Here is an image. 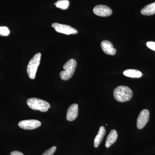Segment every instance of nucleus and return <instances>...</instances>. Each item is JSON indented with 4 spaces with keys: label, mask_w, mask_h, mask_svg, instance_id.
<instances>
[{
    "label": "nucleus",
    "mask_w": 155,
    "mask_h": 155,
    "mask_svg": "<svg viewBox=\"0 0 155 155\" xmlns=\"http://www.w3.org/2000/svg\"><path fill=\"white\" fill-rule=\"evenodd\" d=\"M114 98L117 101L125 102L132 98L133 92L128 87L119 86L114 90Z\"/></svg>",
    "instance_id": "nucleus-1"
},
{
    "label": "nucleus",
    "mask_w": 155,
    "mask_h": 155,
    "mask_svg": "<svg viewBox=\"0 0 155 155\" xmlns=\"http://www.w3.org/2000/svg\"><path fill=\"white\" fill-rule=\"evenodd\" d=\"M27 104L32 110H39L42 112H47L51 107L50 104L47 102L37 98L28 99L27 101Z\"/></svg>",
    "instance_id": "nucleus-2"
},
{
    "label": "nucleus",
    "mask_w": 155,
    "mask_h": 155,
    "mask_svg": "<svg viewBox=\"0 0 155 155\" xmlns=\"http://www.w3.org/2000/svg\"><path fill=\"white\" fill-rule=\"evenodd\" d=\"M77 66V62L74 59H71L63 66L64 71H61L60 75L62 80H69L73 76Z\"/></svg>",
    "instance_id": "nucleus-3"
},
{
    "label": "nucleus",
    "mask_w": 155,
    "mask_h": 155,
    "mask_svg": "<svg viewBox=\"0 0 155 155\" xmlns=\"http://www.w3.org/2000/svg\"><path fill=\"white\" fill-rule=\"evenodd\" d=\"M41 56V53H37L28 63L27 67V72L31 79L35 78L38 68L40 63Z\"/></svg>",
    "instance_id": "nucleus-4"
},
{
    "label": "nucleus",
    "mask_w": 155,
    "mask_h": 155,
    "mask_svg": "<svg viewBox=\"0 0 155 155\" xmlns=\"http://www.w3.org/2000/svg\"><path fill=\"white\" fill-rule=\"evenodd\" d=\"M52 27L54 28L57 32L67 35L76 34L78 33L77 30L76 29L69 25L58 23H54L52 24Z\"/></svg>",
    "instance_id": "nucleus-5"
},
{
    "label": "nucleus",
    "mask_w": 155,
    "mask_h": 155,
    "mask_svg": "<svg viewBox=\"0 0 155 155\" xmlns=\"http://www.w3.org/2000/svg\"><path fill=\"white\" fill-rule=\"evenodd\" d=\"M41 122L35 119L22 120L18 124L19 127L25 130H33L41 125Z\"/></svg>",
    "instance_id": "nucleus-6"
},
{
    "label": "nucleus",
    "mask_w": 155,
    "mask_h": 155,
    "mask_svg": "<svg viewBox=\"0 0 155 155\" xmlns=\"http://www.w3.org/2000/svg\"><path fill=\"white\" fill-rule=\"evenodd\" d=\"M150 118V112L146 109L143 110L140 113L137 122V126L139 129L144 127L148 122Z\"/></svg>",
    "instance_id": "nucleus-7"
},
{
    "label": "nucleus",
    "mask_w": 155,
    "mask_h": 155,
    "mask_svg": "<svg viewBox=\"0 0 155 155\" xmlns=\"http://www.w3.org/2000/svg\"><path fill=\"white\" fill-rule=\"evenodd\" d=\"M93 12L97 16L106 17L110 16L112 11L108 6L104 5H98L94 8Z\"/></svg>",
    "instance_id": "nucleus-8"
},
{
    "label": "nucleus",
    "mask_w": 155,
    "mask_h": 155,
    "mask_svg": "<svg viewBox=\"0 0 155 155\" xmlns=\"http://www.w3.org/2000/svg\"><path fill=\"white\" fill-rule=\"evenodd\" d=\"M78 105L74 104L71 105L67 110L66 119L69 121H73L78 116Z\"/></svg>",
    "instance_id": "nucleus-9"
},
{
    "label": "nucleus",
    "mask_w": 155,
    "mask_h": 155,
    "mask_svg": "<svg viewBox=\"0 0 155 155\" xmlns=\"http://www.w3.org/2000/svg\"><path fill=\"white\" fill-rule=\"evenodd\" d=\"M101 46L103 51L107 54L114 55L116 54V49L114 47L112 43L109 41H103L101 43Z\"/></svg>",
    "instance_id": "nucleus-10"
},
{
    "label": "nucleus",
    "mask_w": 155,
    "mask_h": 155,
    "mask_svg": "<svg viewBox=\"0 0 155 155\" xmlns=\"http://www.w3.org/2000/svg\"><path fill=\"white\" fill-rule=\"evenodd\" d=\"M118 138V134L116 130L113 129L111 130L108 134L105 143V146L107 148L110 147L114 143H115Z\"/></svg>",
    "instance_id": "nucleus-11"
},
{
    "label": "nucleus",
    "mask_w": 155,
    "mask_h": 155,
    "mask_svg": "<svg viewBox=\"0 0 155 155\" xmlns=\"http://www.w3.org/2000/svg\"><path fill=\"white\" fill-rule=\"evenodd\" d=\"M106 130L104 126L100 127L98 132L94 140V147L95 148L98 147L100 143L102 141L104 137L106 135Z\"/></svg>",
    "instance_id": "nucleus-12"
},
{
    "label": "nucleus",
    "mask_w": 155,
    "mask_h": 155,
    "mask_svg": "<svg viewBox=\"0 0 155 155\" xmlns=\"http://www.w3.org/2000/svg\"><path fill=\"white\" fill-rule=\"evenodd\" d=\"M143 15L150 16L155 14V2L145 6L141 10Z\"/></svg>",
    "instance_id": "nucleus-13"
},
{
    "label": "nucleus",
    "mask_w": 155,
    "mask_h": 155,
    "mask_svg": "<svg viewBox=\"0 0 155 155\" xmlns=\"http://www.w3.org/2000/svg\"><path fill=\"white\" fill-rule=\"evenodd\" d=\"M123 74L125 76L130 78H138L141 77L143 74L141 72L136 69H127L123 72Z\"/></svg>",
    "instance_id": "nucleus-14"
},
{
    "label": "nucleus",
    "mask_w": 155,
    "mask_h": 155,
    "mask_svg": "<svg viewBox=\"0 0 155 155\" xmlns=\"http://www.w3.org/2000/svg\"><path fill=\"white\" fill-rule=\"evenodd\" d=\"M54 4L57 8L65 10L69 8V2L68 0H59Z\"/></svg>",
    "instance_id": "nucleus-15"
},
{
    "label": "nucleus",
    "mask_w": 155,
    "mask_h": 155,
    "mask_svg": "<svg viewBox=\"0 0 155 155\" xmlns=\"http://www.w3.org/2000/svg\"><path fill=\"white\" fill-rule=\"evenodd\" d=\"M10 31L9 28L6 26H0V35L7 36L9 35Z\"/></svg>",
    "instance_id": "nucleus-16"
},
{
    "label": "nucleus",
    "mask_w": 155,
    "mask_h": 155,
    "mask_svg": "<svg viewBox=\"0 0 155 155\" xmlns=\"http://www.w3.org/2000/svg\"><path fill=\"white\" fill-rule=\"evenodd\" d=\"M56 150H57V147H52L51 148L46 150L42 155H54Z\"/></svg>",
    "instance_id": "nucleus-17"
},
{
    "label": "nucleus",
    "mask_w": 155,
    "mask_h": 155,
    "mask_svg": "<svg viewBox=\"0 0 155 155\" xmlns=\"http://www.w3.org/2000/svg\"><path fill=\"white\" fill-rule=\"evenodd\" d=\"M147 46L150 49L155 51V42L153 41H149L147 43Z\"/></svg>",
    "instance_id": "nucleus-18"
},
{
    "label": "nucleus",
    "mask_w": 155,
    "mask_h": 155,
    "mask_svg": "<svg viewBox=\"0 0 155 155\" xmlns=\"http://www.w3.org/2000/svg\"><path fill=\"white\" fill-rule=\"evenodd\" d=\"M11 155H24L22 153L18 151H14L11 153Z\"/></svg>",
    "instance_id": "nucleus-19"
}]
</instances>
